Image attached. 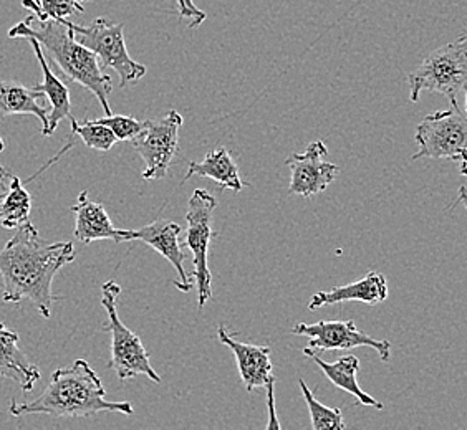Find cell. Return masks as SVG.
<instances>
[{
    "label": "cell",
    "mask_w": 467,
    "mask_h": 430,
    "mask_svg": "<svg viewBox=\"0 0 467 430\" xmlns=\"http://www.w3.org/2000/svg\"><path fill=\"white\" fill-rule=\"evenodd\" d=\"M73 261L72 242H48L30 220L18 225L14 237L0 251L4 302H30L44 318H50L52 305L62 300L52 293L55 275Z\"/></svg>",
    "instance_id": "obj_1"
},
{
    "label": "cell",
    "mask_w": 467,
    "mask_h": 430,
    "mask_svg": "<svg viewBox=\"0 0 467 430\" xmlns=\"http://www.w3.org/2000/svg\"><path fill=\"white\" fill-rule=\"evenodd\" d=\"M107 391L99 374L85 359H77L70 368L57 369L44 393L32 399L10 404L14 417L46 414L54 417H91L101 413L133 415V405L128 401H107Z\"/></svg>",
    "instance_id": "obj_2"
},
{
    "label": "cell",
    "mask_w": 467,
    "mask_h": 430,
    "mask_svg": "<svg viewBox=\"0 0 467 430\" xmlns=\"http://www.w3.org/2000/svg\"><path fill=\"white\" fill-rule=\"evenodd\" d=\"M9 36L36 40L48 52L55 67H58L68 80L91 91L103 108L105 117L111 115L109 97L113 91V81L107 73H103L97 55L75 40L72 30L67 26V18L46 20L40 22L38 27H34L32 17H28L10 28Z\"/></svg>",
    "instance_id": "obj_3"
},
{
    "label": "cell",
    "mask_w": 467,
    "mask_h": 430,
    "mask_svg": "<svg viewBox=\"0 0 467 430\" xmlns=\"http://www.w3.org/2000/svg\"><path fill=\"white\" fill-rule=\"evenodd\" d=\"M408 83L410 99L413 103L420 99L422 91L441 93L450 99L451 105L458 103V95L466 90L467 83L466 36L428 55L421 65L410 73Z\"/></svg>",
    "instance_id": "obj_4"
},
{
    "label": "cell",
    "mask_w": 467,
    "mask_h": 430,
    "mask_svg": "<svg viewBox=\"0 0 467 430\" xmlns=\"http://www.w3.org/2000/svg\"><path fill=\"white\" fill-rule=\"evenodd\" d=\"M119 293L121 288L115 280L105 282L101 287V305L109 313V324L105 330L111 333V359L109 366L121 381L146 376L160 384L161 377L151 366L150 354L140 336L131 332L118 316L117 300Z\"/></svg>",
    "instance_id": "obj_5"
},
{
    "label": "cell",
    "mask_w": 467,
    "mask_h": 430,
    "mask_svg": "<svg viewBox=\"0 0 467 430\" xmlns=\"http://www.w3.org/2000/svg\"><path fill=\"white\" fill-rule=\"evenodd\" d=\"M75 40L97 55L103 68H113L119 77V87L126 88L131 83L141 80L146 75V67L133 60L125 44L123 24H115L109 18L99 17L90 26H77L67 20Z\"/></svg>",
    "instance_id": "obj_6"
},
{
    "label": "cell",
    "mask_w": 467,
    "mask_h": 430,
    "mask_svg": "<svg viewBox=\"0 0 467 430\" xmlns=\"http://www.w3.org/2000/svg\"><path fill=\"white\" fill-rule=\"evenodd\" d=\"M414 139L418 153L413 154V161L422 158L451 159L459 161L461 172H466L467 121L459 103H452L448 111H436L422 118L416 126Z\"/></svg>",
    "instance_id": "obj_7"
},
{
    "label": "cell",
    "mask_w": 467,
    "mask_h": 430,
    "mask_svg": "<svg viewBox=\"0 0 467 430\" xmlns=\"http://www.w3.org/2000/svg\"><path fill=\"white\" fill-rule=\"evenodd\" d=\"M217 200L206 189H196L189 199L186 212V241L184 245L194 257V273L198 287V306L202 310L207 302L213 298V275L209 270V243L216 237L213 230V214L216 210Z\"/></svg>",
    "instance_id": "obj_8"
},
{
    "label": "cell",
    "mask_w": 467,
    "mask_h": 430,
    "mask_svg": "<svg viewBox=\"0 0 467 430\" xmlns=\"http://www.w3.org/2000/svg\"><path fill=\"white\" fill-rule=\"evenodd\" d=\"M182 117L171 109L160 119L143 121V129L131 141L136 153L141 156L146 168L143 179H164L174 156L180 149V129Z\"/></svg>",
    "instance_id": "obj_9"
},
{
    "label": "cell",
    "mask_w": 467,
    "mask_h": 430,
    "mask_svg": "<svg viewBox=\"0 0 467 430\" xmlns=\"http://www.w3.org/2000/svg\"><path fill=\"white\" fill-rule=\"evenodd\" d=\"M292 334L308 338V348L320 351H348L353 348H371L379 354L383 363L391 356V343L388 340H375L367 333L359 332L353 320L348 322H317L314 324L298 322Z\"/></svg>",
    "instance_id": "obj_10"
},
{
    "label": "cell",
    "mask_w": 467,
    "mask_h": 430,
    "mask_svg": "<svg viewBox=\"0 0 467 430\" xmlns=\"http://www.w3.org/2000/svg\"><path fill=\"white\" fill-rule=\"evenodd\" d=\"M328 153L324 141L308 144L306 153H294L288 158L287 166L292 172L288 192L296 196L312 198L332 184L340 174V168L332 162H325Z\"/></svg>",
    "instance_id": "obj_11"
},
{
    "label": "cell",
    "mask_w": 467,
    "mask_h": 430,
    "mask_svg": "<svg viewBox=\"0 0 467 430\" xmlns=\"http://www.w3.org/2000/svg\"><path fill=\"white\" fill-rule=\"evenodd\" d=\"M181 232L182 229L176 222L154 220L138 230H125V242L140 241L150 245L154 251H160L180 275V280L174 282L176 288L182 293H189L194 285H192V277H189L188 271L184 270L186 253L182 251V243L180 242Z\"/></svg>",
    "instance_id": "obj_12"
},
{
    "label": "cell",
    "mask_w": 467,
    "mask_h": 430,
    "mask_svg": "<svg viewBox=\"0 0 467 430\" xmlns=\"http://www.w3.org/2000/svg\"><path fill=\"white\" fill-rule=\"evenodd\" d=\"M217 340L233 351L244 384L249 393L257 387L275 384L277 379L272 373L269 346H255L234 340L233 334L227 333L224 326H219Z\"/></svg>",
    "instance_id": "obj_13"
},
{
    "label": "cell",
    "mask_w": 467,
    "mask_h": 430,
    "mask_svg": "<svg viewBox=\"0 0 467 430\" xmlns=\"http://www.w3.org/2000/svg\"><path fill=\"white\" fill-rule=\"evenodd\" d=\"M75 214V237L81 243L88 245L97 241L125 242V230L117 229L105 207L88 199V192L83 190L77 204L72 207Z\"/></svg>",
    "instance_id": "obj_14"
},
{
    "label": "cell",
    "mask_w": 467,
    "mask_h": 430,
    "mask_svg": "<svg viewBox=\"0 0 467 430\" xmlns=\"http://www.w3.org/2000/svg\"><path fill=\"white\" fill-rule=\"evenodd\" d=\"M388 298L387 278L378 271H369L367 277L350 285L335 287L328 292H318L312 296L308 308L315 312L322 306L338 305L347 302H361L367 305L383 303Z\"/></svg>",
    "instance_id": "obj_15"
},
{
    "label": "cell",
    "mask_w": 467,
    "mask_h": 430,
    "mask_svg": "<svg viewBox=\"0 0 467 430\" xmlns=\"http://www.w3.org/2000/svg\"><path fill=\"white\" fill-rule=\"evenodd\" d=\"M40 371L28 361L26 353L18 348V334L0 322V379H9L32 393L40 381Z\"/></svg>",
    "instance_id": "obj_16"
},
{
    "label": "cell",
    "mask_w": 467,
    "mask_h": 430,
    "mask_svg": "<svg viewBox=\"0 0 467 430\" xmlns=\"http://www.w3.org/2000/svg\"><path fill=\"white\" fill-rule=\"evenodd\" d=\"M32 50L36 54V60L40 63V68L44 72V81L40 85L34 87L36 91H40L44 97L50 101V111H48V123L46 129H42V135L52 136L57 128L60 125L65 118H70L72 113V101H70V90L68 87L63 83L50 68V65L47 63L46 54L42 46L34 40L28 38Z\"/></svg>",
    "instance_id": "obj_17"
},
{
    "label": "cell",
    "mask_w": 467,
    "mask_h": 430,
    "mask_svg": "<svg viewBox=\"0 0 467 430\" xmlns=\"http://www.w3.org/2000/svg\"><path fill=\"white\" fill-rule=\"evenodd\" d=\"M304 354L306 358L314 359L315 364L324 371L325 376L332 384L337 385L338 389H342L348 394L355 395L359 405H369V407H375L378 411H381L385 407L375 397H371L365 391H361L358 381H357V373L359 369V359L357 356L345 354V356L333 361V363H327L320 356H317L312 348H308V346L304 350Z\"/></svg>",
    "instance_id": "obj_18"
},
{
    "label": "cell",
    "mask_w": 467,
    "mask_h": 430,
    "mask_svg": "<svg viewBox=\"0 0 467 430\" xmlns=\"http://www.w3.org/2000/svg\"><path fill=\"white\" fill-rule=\"evenodd\" d=\"M207 178L217 182L223 190L229 189L233 192H241L244 188L243 179L239 176V166L234 161L233 154L225 148H219L216 151L207 153L201 162L189 161L188 172L182 179V184L191 178Z\"/></svg>",
    "instance_id": "obj_19"
},
{
    "label": "cell",
    "mask_w": 467,
    "mask_h": 430,
    "mask_svg": "<svg viewBox=\"0 0 467 430\" xmlns=\"http://www.w3.org/2000/svg\"><path fill=\"white\" fill-rule=\"evenodd\" d=\"M42 93L17 81H0V118L32 115L42 121V129L48 123V108L40 105Z\"/></svg>",
    "instance_id": "obj_20"
},
{
    "label": "cell",
    "mask_w": 467,
    "mask_h": 430,
    "mask_svg": "<svg viewBox=\"0 0 467 430\" xmlns=\"http://www.w3.org/2000/svg\"><path fill=\"white\" fill-rule=\"evenodd\" d=\"M10 188L0 199V224L4 229H17L27 222L32 210V198L17 176H9Z\"/></svg>",
    "instance_id": "obj_21"
},
{
    "label": "cell",
    "mask_w": 467,
    "mask_h": 430,
    "mask_svg": "<svg viewBox=\"0 0 467 430\" xmlns=\"http://www.w3.org/2000/svg\"><path fill=\"white\" fill-rule=\"evenodd\" d=\"M298 384H300L302 394H304V399H306V405H308V411H310L312 429L343 430L347 427L345 422H343L342 411H340V409H337V407H327V405H324L320 401H317L314 393L308 389V385L306 384L304 379H300Z\"/></svg>",
    "instance_id": "obj_22"
},
{
    "label": "cell",
    "mask_w": 467,
    "mask_h": 430,
    "mask_svg": "<svg viewBox=\"0 0 467 430\" xmlns=\"http://www.w3.org/2000/svg\"><path fill=\"white\" fill-rule=\"evenodd\" d=\"M70 121H72V135L80 136L81 141L91 149L109 153L117 143V138L111 133L109 126L101 125L97 119L95 121L87 119L78 123L75 118H70Z\"/></svg>",
    "instance_id": "obj_23"
},
{
    "label": "cell",
    "mask_w": 467,
    "mask_h": 430,
    "mask_svg": "<svg viewBox=\"0 0 467 430\" xmlns=\"http://www.w3.org/2000/svg\"><path fill=\"white\" fill-rule=\"evenodd\" d=\"M22 5L34 12V18H38L36 22L62 20L83 12L77 0H22Z\"/></svg>",
    "instance_id": "obj_24"
},
{
    "label": "cell",
    "mask_w": 467,
    "mask_h": 430,
    "mask_svg": "<svg viewBox=\"0 0 467 430\" xmlns=\"http://www.w3.org/2000/svg\"><path fill=\"white\" fill-rule=\"evenodd\" d=\"M101 125L109 126L117 141H133L140 131L143 129V121L125 115H109V117L97 119Z\"/></svg>",
    "instance_id": "obj_25"
},
{
    "label": "cell",
    "mask_w": 467,
    "mask_h": 430,
    "mask_svg": "<svg viewBox=\"0 0 467 430\" xmlns=\"http://www.w3.org/2000/svg\"><path fill=\"white\" fill-rule=\"evenodd\" d=\"M176 2H178L181 17L188 22L189 27L198 28L206 20V14L199 10L192 0H176Z\"/></svg>",
    "instance_id": "obj_26"
},
{
    "label": "cell",
    "mask_w": 467,
    "mask_h": 430,
    "mask_svg": "<svg viewBox=\"0 0 467 430\" xmlns=\"http://www.w3.org/2000/svg\"><path fill=\"white\" fill-rule=\"evenodd\" d=\"M274 385L270 384L265 387L267 389V407H269V422H267V429H280V422L275 413V393H274Z\"/></svg>",
    "instance_id": "obj_27"
},
{
    "label": "cell",
    "mask_w": 467,
    "mask_h": 430,
    "mask_svg": "<svg viewBox=\"0 0 467 430\" xmlns=\"http://www.w3.org/2000/svg\"><path fill=\"white\" fill-rule=\"evenodd\" d=\"M7 179H9V172L0 166V199L4 198V194L7 192V184H5Z\"/></svg>",
    "instance_id": "obj_28"
},
{
    "label": "cell",
    "mask_w": 467,
    "mask_h": 430,
    "mask_svg": "<svg viewBox=\"0 0 467 430\" xmlns=\"http://www.w3.org/2000/svg\"><path fill=\"white\" fill-rule=\"evenodd\" d=\"M4 149H5V143H4V139H2V138H0V153H2V151H4Z\"/></svg>",
    "instance_id": "obj_29"
},
{
    "label": "cell",
    "mask_w": 467,
    "mask_h": 430,
    "mask_svg": "<svg viewBox=\"0 0 467 430\" xmlns=\"http://www.w3.org/2000/svg\"><path fill=\"white\" fill-rule=\"evenodd\" d=\"M77 2H78V4H80L81 7H83V5H85V4H87V2H91V0H77Z\"/></svg>",
    "instance_id": "obj_30"
}]
</instances>
